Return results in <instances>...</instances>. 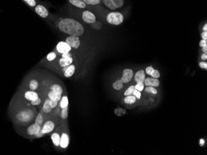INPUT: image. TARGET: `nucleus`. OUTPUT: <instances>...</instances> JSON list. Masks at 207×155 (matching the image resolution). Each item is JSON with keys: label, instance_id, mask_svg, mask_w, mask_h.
I'll use <instances>...</instances> for the list:
<instances>
[{"label": "nucleus", "instance_id": "obj_1", "mask_svg": "<svg viewBox=\"0 0 207 155\" xmlns=\"http://www.w3.org/2000/svg\"><path fill=\"white\" fill-rule=\"evenodd\" d=\"M58 30L68 35L81 36L84 33V28L80 22L71 18H62L57 22Z\"/></svg>", "mask_w": 207, "mask_h": 155}, {"label": "nucleus", "instance_id": "obj_2", "mask_svg": "<svg viewBox=\"0 0 207 155\" xmlns=\"http://www.w3.org/2000/svg\"><path fill=\"white\" fill-rule=\"evenodd\" d=\"M36 116L35 111L33 108L28 107L20 108L14 115L15 124L20 126H27L34 121Z\"/></svg>", "mask_w": 207, "mask_h": 155}, {"label": "nucleus", "instance_id": "obj_3", "mask_svg": "<svg viewBox=\"0 0 207 155\" xmlns=\"http://www.w3.org/2000/svg\"><path fill=\"white\" fill-rule=\"evenodd\" d=\"M123 16L119 12H111L109 13L106 20L109 24L114 25H120L123 21Z\"/></svg>", "mask_w": 207, "mask_h": 155}, {"label": "nucleus", "instance_id": "obj_4", "mask_svg": "<svg viewBox=\"0 0 207 155\" xmlns=\"http://www.w3.org/2000/svg\"><path fill=\"white\" fill-rule=\"evenodd\" d=\"M71 47L65 41H60L59 42L55 47V51H56L58 54H65L69 52H71L72 51Z\"/></svg>", "mask_w": 207, "mask_h": 155}, {"label": "nucleus", "instance_id": "obj_5", "mask_svg": "<svg viewBox=\"0 0 207 155\" xmlns=\"http://www.w3.org/2000/svg\"><path fill=\"white\" fill-rule=\"evenodd\" d=\"M104 5L110 10H116L123 6L124 0H102Z\"/></svg>", "mask_w": 207, "mask_h": 155}, {"label": "nucleus", "instance_id": "obj_6", "mask_svg": "<svg viewBox=\"0 0 207 155\" xmlns=\"http://www.w3.org/2000/svg\"><path fill=\"white\" fill-rule=\"evenodd\" d=\"M65 42L70 45L72 49H78L81 46V40L80 36H74V35H69L65 38Z\"/></svg>", "mask_w": 207, "mask_h": 155}, {"label": "nucleus", "instance_id": "obj_7", "mask_svg": "<svg viewBox=\"0 0 207 155\" xmlns=\"http://www.w3.org/2000/svg\"><path fill=\"white\" fill-rule=\"evenodd\" d=\"M55 61L57 62L58 67H60L61 69L62 67H66L73 64V62H74V58H73V56L70 57H67V58H62L58 56L57 60Z\"/></svg>", "mask_w": 207, "mask_h": 155}, {"label": "nucleus", "instance_id": "obj_8", "mask_svg": "<svg viewBox=\"0 0 207 155\" xmlns=\"http://www.w3.org/2000/svg\"><path fill=\"white\" fill-rule=\"evenodd\" d=\"M42 126L34 122L27 126L26 130V133L30 136H34L41 130Z\"/></svg>", "mask_w": 207, "mask_h": 155}, {"label": "nucleus", "instance_id": "obj_9", "mask_svg": "<svg viewBox=\"0 0 207 155\" xmlns=\"http://www.w3.org/2000/svg\"><path fill=\"white\" fill-rule=\"evenodd\" d=\"M55 127V124L53 121L48 120L45 122L42 126L40 131L44 135L52 133Z\"/></svg>", "mask_w": 207, "mask_h": 155}, {"label": "nucleus", "instance_id": "obj_10", "mask_svg": "<svg viewBox=\"0 0 207 155\" xmlns=\"http://www.w3.org/2000/svg\"><path fill=\"white\" fill-rule=\"evenodd\" d=\"M82 19L86 23L92 24L96 22V17L94 14L92 12L89 11H84L82 14Z\"/></svg>", "mask_w": 207, "mask_h": 155}, {"label": "nucleus", "instance_id": "obj_11", "mask_svg": "<svg viewBox=\"0 0 207 155\" xmlns=\"http://www.w3.org/2000/svg\"><path fill=\"white\" fill-rule=\"evenodd\" d=\"M61 71L64 77L66 78H70L75 74V72H76V65L74 64H71L66 67L61 68Z\"/></svg>", "mask_w": 207, "mask_h": 155}, {"label": "nucleus", "instance_id": "obj_12", "mask_svg": "<svg viewBox=\"0 0 207 155\" xmlns=\"http://www.w3.org/2000/svg\"><path fill=\"white\" fill-rule=\"evenodd\" d=\"M133 76H134V73L132 69H125L123 71V74L120 80L123 84H127L132 80Z\"/></svg>", "mask_w": 207, "mask_h": 155}, {"label": "nucleus", "instance_id": "obj_13", "mask_svg": "<svg viewBox=\"0 0 207 155\" xmlns=\"http://www.w3.org/2000/svg\"><path fill=\"white\" fill-rule=\"evenodd\" d=\"M70 144V136L66 132H63L60 135V148L62 149H66Z\"/></svg>", "mask_w": 207, "mask_h": 155}, {"label": "nucleus", "instance_id": "obj_14", "mask_svg": "<svg viewBox=\"0 0 207 155\" xmlns=\"http://www.w3.org/2000/svg\"><path fill=\"white\" fill-rule=\"evenodd\" d=\"M35 11L37 14L42 18H46L49 16L48 10L42 4H37L35 7Z\"/></svg>", "mask_w": 207, "mask_h": 155}, {"label": "nucleus", "instance_id": "obj_15", "mask_svg": "<svg viewBox=\"0 0 207 155\" xmlns=\"http://www.w3.org/2000/svg\"><path fill=\"white\" fill-rule=\"evenodd\" d=\"M23 97L28 102L33 101L39 97V93L36 91L27 90L23 93Z\"/></svg>", "mask_w": 207, "mask_h": 155}, {"label": "nucleus", "instance_id": "obj_16", "mask_svg": "<svg viewBox=\"0 0 207 155\" xmlns=\"http://www.w3.org/2000/svg\"><path fill=\"white\" fill-rule=\"evenodd\" d=\"M145 86H151L154 87H158L160 85V82L158 79H155L153 77H148L146 78L144 82Z\"/></svg>", "mask_w": 207, "mask_h": 155}, {"label": "nucleus", "instance_id": "obj_17", "mask_svg": "<svg viewBox=\"0 0 207 155\" xmlns=\"http://www.w3.org/2000/svg\"><path fill=\"white\" fill-rule=\"evenodd\" d=\"M134 79L135 82L137 83L144 84L145 80L146 79V73L145 70H140L136 72Z\"/></svg>", "mask_w": 207, "mask_h": 155}, {"label": "nucleus", "instance_id": "obj_18", "mask_svg": "<svg viewBox=\"0 0 207 155\" xmlns=\"http://www.w3.org/2000/svg\"><path fill=\"white\" fill-rule=\"evenodd\" d=\"M60 132H57V131H55L53 132H52L51 136H50V137H51V140L53 144V145L55 146V147H60Z\"/></svg>", "mask_w": 207, "mask_h": 155}, {"label": "nucleus", "instance_id": "obj_19", "mask_svg": "<svg viewBox=\"0 0 207 155\" xmlns=\"http://www.w3.org/2000/svg\"><path fill=\"white\" fill-rule=\"evenodd\" d=\"M27 87L29 90L37 91L39 87V82L35 78L31 79L27 84Z\"/></svg>", "mask_w": 207, "mask_h": 155}, {"label": "nucleus", "instance_id": "obj_20", "mask_svg": "<svg viewBox=\"0 0 207 155\" xmlns=\"http://www.w3.org/2000/svg\"><path fill=\"white\" fill-rule=\"evenodd\" d=\"M49 101H50V99L48 98H46L45 99L44 102L43 103V104H42V112L45 113V114H49V113L52 112L53 109L50 105Z\"/></svg>", "mask_w": 207, "mask_h": 155}, {"label": "nucleus", "instance_id": "obj_21", "mask_svg": "<svg viewBox=\"0 0 207 155\" xmlns=\"http://www.w3.org/2000/svg\"><path fill=\"white\" fill-rule=\"evenodd\" d=\"M58 54L55 51H52L51 52H50L46 57L45 58V61L47 62L48 64L54 62L55 60H57V58H58Z\"/></svg>", "mask_w": 207, "mask_h": 155}, {"label": "nucleus", "instance_id": "obj_22", "mask_svg": "<svg viewBox=\"0 0 207 155\" xmlns=\"http://www.w3.org/2000/svg\"><path fill=\"white\" fill-rule=\"evenodd\" d=\"M62 96L63 95L58 94L57 93H55V92H53V91L50 90L48 91L47 93V97L49 99L55 100V101H57L58 102L60 100Z\"/></svg>", "mask_w": 207, "mask_h": 155}, {"label": "nucleus", "instance_id": "obj_23", "mask_svg": "<svg viewBox=\"0 0 207 155\" xmlns=\"http://www.w3.org/2000/svg\"><path fill=\"white\" fill-rule=\"evenodd\" d=\"M69 104V101H68V98L66 95H63L60 100L58 102V107L60 109H63L65 108L66 107H68Z\"/></svg>", "mask_w": 207, "mask_h": 155}, {"label": "nucleus", "instance_id": "obj_24", "mask_svg": "<svg viewBox=\"0 0 207 155\" xmlns=\"http://www.w3.org/2000/svg\"><path fill=\"white\" fill-rule=\"evenodd\" d=\"M50 90L53 91V92H55V93H57L58 94L63 95V92H64L63 88L62 86L58 84H52L51 86H50Z\"/></svg>", "mask_w": 207, "mask_h": 155}, {"label": "nucleus", "instance_id": "obj_25", "mask_svg": "<svg viewBox=\"0 0 207 155\" xmlns=\"http://www.w3.org/2000/svg\"><path fill=\"white\" fill-rule=\"evenodd\" d=\"M68 1L72 5L76 8L80 9H84L86 7V4L83 1V0H68Z\"/></svg>", "mask_w": 207, "mask_h": 155}, {"label": "nucleus", "instance_id": "obj_26", "mask_svg": "<svg viewBox=\"0 0 207 155\" xmlns=\"http://www.w3.org/2000/svg\"><path fill=\"white\" fill-rule=\"evenodd\" d=\"M34 122L42 126L44 123V116L42 112H39L37 114V115H36L34 119Z\"/></svg>", "mask_w": 207, "mask_h": 155}, {"label": "nucleus", "instance_id": "obj_27", "mask_svg": "<svg viewBox=\"0 0 207 155\" xmlns=\"http://www.w3.org/2000/svg\"><path fill=\"white\" fill-rule=\"evenodd\" d=\"M136 101V98H135V96H133V95L126 96L125 98H124V102L126 103L127 104H134Z\"/></svg>", "mask_w": 207, "mask_h": 155}, {"label": "nucleus", "instance_id": "obj_28", "mask_svg": "<svg viewBox=\"0 0 207 155\" xmlns=\"http://www.w3.org/2000/svg\"><path fill=\"white\" fill-rule=\"evenodd\" d=\"M124 84L120 80V79L117 80L116 82H114V83L112 85L113 88L116 90H120L123 88Z\"/></svg>", "mask_w": 207, "mask_h": 155}, {"label": "nucleus", "instance_id": "obj_29", "mask_svg": "<svg viewBox=\"0 0 207 155\" xmlns=\"http://www.w3.org/2000/svg\"><path fill=\"white\" fill-rule=\"evenodd\" d=\"M68 107L61 109L60 117L63 120H65L68 118Z\"/></svg>", "mask_w": 207, "mask_h": 155}, {"label": "nucleus", "instance_id": "obj_30", "mask_svg": "<svg viewBox=\"0 0 207 155\" xmlns=\"http://www.w3.org/2000/svg\"><path fill=\"white\" fill-rule=\"evenodd\" d=\"M145 91L146 92L149 93H151L153 95H156L158 93V90L154 86H146V87L145 88Z\"/></svg>", "mask_w": 207, "mask_h": 155}, {"label": "nucleus", "instance_id": "obj_31", "mask_svg": "<svg viewBox=\"0 0 207 155\" xmlns=\"http://www.w3.org/2000/svg\"><path fill=\"white\" fill-rule=\"evenodd\" d=\"M30 102V106H40L41 104L42 103V99L40 97H39L37 98L35 100H33V101L29 102Z\"/></svg>", "mask_w": 207, "mask_h": 155}, {"label": "nucleus", "instance_id": "obj_32", "mask_svg": "<svg viewBox=\"0 0 207 155\" xmlns=\"http://www.w3.org/2000/svg\"><path fill=\"white\" fill-rule=\"evenodd\" d=\"M83 1L87 5H98L100 3V0H83Z\"/></svg>", "mask_w": 207, "mask_h": 155}, {"label": "nucleus", "instance_id": "obj_33", "mask_svg": "<svg viewBox=\"0 0 207 155\" xmlns=\"http://www.w3.org/2000/svg\"><path fill=\"white\" fill-rule=\"evenodd\" d=\"M135 88V85H131L129 87H128L126 91L124 93V96H128V95H131L133 94V92H134Z\"/></svg>", "mask_w": 207, "mask_h": 155}, {"label": "nucleus", "instance_id": "obj_34", "mask_svg": "<svg viewBox=\"0 0 207 155\" xmlns=\"http://www.w3.org/2000/svg\"><path fill=\"white\" fill-rule=\"evenodd\" d=\"M135 88L136 90L140 91V92H142V91L145 88V85L143 83H137L135 85Z\"/></svg>", "mask_w": 207, "mask_h": 155}, {"label": "nucleus", "instance_id": "obj_35", "mask_svg": "<svg viewBox=\"0 0 207 155\" xmlns=\"http://www.w3.org/2000/svg\"><path fill=\"white\" fill-rule=\"evenodd\" d=\"M150 76H151V77H153V78H155V79H159L160 77V73H159V71L154 69L153 71V72L151 73Z\"/></svg>", "mask_w": 207, "mask_h": 155}, {"label": "nucleus", "instance_id": "obj_36", "mask_svg": "<svg viewBox=\"0 0 207 155\" xmlns=\"http://www.w3.org/2000/svg\"><path fill=\"white\" fill-rule=\"evenodd\" d=\"M24 1H25L30 7H35L37 5L35 0H24Z\"/></svg>", "mask_w": 207, "mask_h": 155}, {"label": "nucleus", "instance_id": "obj_37", "mask_svg": "<svg viewBox=\"0 0 207 155\" xmlns=\"http://www.w3.org/2000/svg\"><path fill=\"white\" fill-rule=\"evenodd\" d=\"M50 103V105L52 108V109H55L56 108H57V106H58V102L55 101V100H52V99H50L49 101Z\"/></svg>", "mask_w": 207, "mask_h": 155}, {"label": "nucleus", "instance_id": "obj_38", "mask_svg": "<svg viewBox=\"0 0 207 155\" xmlns=\"http://www.w3.org/2000/svg\"><path fill=\"white\" fill-rule=\"evenodd\" d=\"M133 96H135V98H136V99H140L141 98V93L140 91L137 90L136 89H135L134 92H133Z\"/></svg>", "mask_w": 207, "mask_h": 155}, {"label": "nucleus", "instance_id": "obj_39", "mask_svg": "<svg viewBox=\"0 0 207 155\" xmlns=\"http://www.w3.org/2000/svg\"><path fill=\"white\" fill-rule=\"evenodd\" d=\"M91 26H92V27H93V28H94L95 29L99 30L101 27H102V24H101V23H100V22H96L94 24H92Z\"/></svg>", "mask_w": 207, "mask_h": 155}, {"label": "nucleus", "instance_id": "obj_40", "mask_svg": "<svg viewBox=\"0 0 207 155\" xmlns=\"http://www.w3.org/2000/svg\"><path fill=\"white\" fill-rule=\"evenodd\" d=\"M154 70V68L152 66H148L145 69V73L146 74H148L149 75H150L151 74V73L153 72V71Z\"/></svg>", "mask_w": 207, "mask_h": 155}, {"label": "nucleus", "instance_id": "obj_41", "mask_svg": "<svg viewBox=\"0 0 207 155\" xmlns=\"http://www.w3.org/2000/svg\"><path fill=\"white\" fill-rule=\"evenodd\" d=\"M199 66L201 69H204L205 70L207 69V63L205 61H201L199 63Z\"/></svg>", "mask_w": 207, "mask_h": 155}, {"label": "nucleus", "instance_id": "obj_42", "mask_svg": "<svg viewBox=\"0 0 207 155\" xmlns=\"http://www.w3.org/2000/svg\"><path fill=\"white\" fill-rule=\"evenodd\" d=\"M201 37L202 40H207V32H204L201 34Z\"/></svg>", "mask_w": 207, "mask_h": 155}, {"label": "nucleus", "instance_id": "obj_43", "mask_svg": "<svg viewBox=\"0 0 207 155\" xmlns=\"http://www.w3.org/2000/svg\"><path fill=\"white\" fill-rule=\"evenodd\" d=\"M199 45H200V47L202 48L203 47L205 46V45H207V41L204 40H201L200 42Z\"/></svg>", "mask_w": 207, "mask_h": 155}, {"label": "nucleus", "instance_id": "obj_44", "mask_svg": "<svg viewBox=\"0 0 207 155\" xmlns=\"http://www.w3.org/2000/svg\"><path fill=\"white\" fill-rule=\"evenodd\" d=\"M44 135H45L43 134L42 132L40 130V131L38 132V133L37 134L34 136V137H35V138H41V137H42V136H44Z\"/></svg>", "mask_w": 207, "mask_h": 155}, {"label": "nucleus", "instance_id": "obj_45", "mask_svg": "<svg viewBox=\"0 0 207 155\" xmlns=\"http://www.w3.org/2000/svg\"><path fill=\"white\" fill-rule=\"evenodd\" d=\"M201 59L202 60L205 61L207 60V53H203V54L201 56Z\"/></svg>", "mask_w": 207, "mask_h": 155}, {"label": "nucleus", "instance_id": "obj_46", "mask_svg": "<svg viewBox=\"0 0 207 155\" xmlns=\"http://www.w3.org/2000/svg\"><path fill=\"white\" fill-rule=\"evenodd\" d=\"M202 51L204 53H207V45L202 47Z\"/></svg>", "mask_w": 207, "mask_h": 155}, {"label": "nucleus", "instance_id": "obj_47", "mask_svg": "<svg viewBox=\"0 0 207 155\" xmlns=\"http://www.w3.org/2000/svg\"><path fill=\"white\" fill-rule=\"evenodd\" d=\"M205 143V140L204 139H200V146H203Z\"/></svg>", "mask_w": 207, "mask_h": 155}, {"label": "nucleus", "instance_id": "obj_48", "mask_svg": "<svg viewBox=\"0 0 207 155\" xmlns=\"http://www.w3.org/2000/svg\"><path fill=\"white\" fill-rule=\"evenodd\" d=\"M203 30L204 32H207V24H205V25L203 27Z\"/></svg>", "mask_w": 207, "mask_h": 155}]
</instances>
